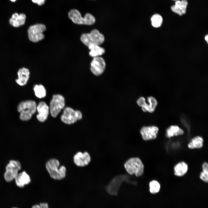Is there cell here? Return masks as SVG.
Returning a JSON list of instances; mask_svg holds the SVG:
<instances>
[{
	"instance_id": "d4e9b609",
	"label": "cell",
	"mask_w": 208,
	"mask_h": 208,
	"mask_svg": "<svg viewBox=\"0 0 208 208\" xmlns=\"http://www.w3.org/2000/svg\"><path fill=\"white\" fill-rule=\"evenodd\" d=\"M149 191L152 194H156L160 190V185L159 183L157 181L153 180L149 183Z\"/></svg>"
},
{
	"instance_id": "52a82bcc",
	"label": "cell",
	"mask_w": 208,
	"mask_h": 208,
	"mask_svg": "<svg viewBox=\"0 0 208 208\" xmlns=\"http://www.w3.org/2000/svg\"><path fill=\"white\" fill-rule=\"evenodd\" d=\"M46 29V26L42 24H36L30 26L27 30L29 39L34 42L42 40L44 38L43 33Z\"/></svg>"
},
{
	"instance_id": "7a4b0ae2",
	"label": "cell",
	"mask_w": 208,
	"mask_h": 208,
	"mask_svg": "<svg viewBox=\"0 0 208 208\" xmlns=\"http://www.w3.org/2000/svg\"><path fill=\"white\" fill-rule=\"evenodd\" d=\"M36 107L35 102L33 100H26L20 102L17 107L18 111L20 113V119L24 121L29 120L36 112Z\"/></svg>"
},
{
	"instance_id": "5bb4252c",
	"label": "cell",
	"mask_w": 208,
	"mask_h": 208,
	"mask_svg": "<svg viewBox=\"0 0 208 208\" xmlns=\"http://www.w3.org/2000/svg\"><path fill=\"white\" fill-rule=\"evenodd\" d=\"M36 110L38 113L36 116L38 120L42 122L46 120L49 114V108L46 103L40 102L37 106Z\"/></svg>"
},
{
	"instance_id": "4316f807",
	"label": "cell",
	"mask_w": 208,
	"mask_h": 208,
	"mask_svg": "<svg viewBox=\"0 0 208 208\" xmlns=\"http://www.w3.org/2000/svg\"><path fill=\"white\" fill-rule=\"evenodd\" d=\"M32 208H49L48 204L46 203H40V205H34Z\"/></svg>"
},
{
	"instance_id": "2e32d148",
	"label": "cell",
	"mask_w": 208,
	"mask_h": 208,
	"mask_svg": "<svg viewBox=\"0 0 208 208\" xmlns=\"http://www.w3.org/2000/svg\"><path fill=\"white\" fill-rule=\"evenodd\" d=\"M26 15L23 13L19 14L17 13H14L9 20L10 25L14 27H19L24 25L25 22Z\"/></svg>"
},
{
	"instance_id": "8fae6325",
	"label": "cell",
	"mask_w": 208,
	"mask_h": 208,
	"mask_svg": "<svg viewBox=\"0 0 208 208\" xmlns=\"http://www.w3.org/2000/svg\"><path fill=\"white\" fill-rule=\"evenodd\" d=\"M147 100L149 103V104L146 103L144 97H141L137 100V103L139 106L141 107L143 112H153L157 105V101L156 99L152 96L148 97Z\"/></svg>"
},
{
	"instance_id": "4fadbf2b",
	"label": "cell",
	"mask_w": 208,
	"mask_h": 208,
	"mask_svg": "<svg viewBox=\"0 0 208 208\" xmlns=\"http://www.w3.org/2000/svg\"><path fill=\"white\" fill-rule=\"evenodd\" d=\"M74 163L78 166L84 167L88 165L91 161L89 154L87 152H78L73 157Z\"/></svg>"
},
{
	"instance_id": "4dcf8cb0",
	"label": "cell",
	"mask_w": 208,
	"mask_h": 208,
	"mask_svg": "<svg viewBox=\"0 0 208 208\" xmlns=\"http://www.w3.org/2000/svg\"><path fill=\"white\" fill-rule=\"evenodd\" d=\"M10 0L12 2H15L16 0Z\"/></svg>"
},
{
	"instance_id": "1f68e13d",
	"label": "cell",
	"mask_w": 208,
	"mask_h": 208,
	"mask_svg": "<svg viewBox=\"0 0 208 208\" xmlns=\"http://www.w3.org/2000/svg\"><path fill=\"white\" fill-rule=\"evenodd\" d=\"M18 208L16 207H13V208Z\"/></svg>"
},
{
	"instance_id": "9c48e42d",
	"label": "cell",
	"mask_w": 208,
	"mask_h": 208,
	"mask_svg": "<svg viewBox=\"0 0 208 208\" xmlns=\"http://www.w3.org/2000/svg\"><path fill=\"white\" fill-rule=\"evenodd\" d=\"M21 166L18 161L10 160L6 167L4 177L6 181L10 182L14 179L21 169Z\"/></svg>"
},
{
	"instance_id": "f1b7e54d",
	"label": "cell",
	"mask_w": 208,
	"mask_h": 208,
	"mask_svg": "<svg viewBox=\"0 0 208 208\" xmlns=\"http://www.w3.org/2000/svg\"><path fill=\"white\" fill-rule=\"evenodd\" d=\"M202 168L203 171L208 172V164L206 162H204L202 164Z\"/></svg>"
},
{
	"instance_id": "ffe728a7",
	"label": "cell",
	"mask_w": 208,
	"mask_h": 208,
	"mask_svg": "<svg viewBox=\"0 0 208 208\" xmlns=\"http://www.w3.org/2000/svg\"><path fill=\"white\" fill-rule=\"evenodd\" d=\"M88 47L90 50L89 54L93 57L100 56L104 54L105 52L104 49L99 45H91Z\"/></svg>"
},
{
	"instance_id": "44dd1931",
	"label": "cell",
	"mask_w": 208,
	"mask_h": 208,
	"mask_svg": "<svg viewBox=\"0 0 208 208\" xmlns=\"http://www.w3.org/2000/svg\"><path fill=\"white\" fill-rule=\"evenodd\" d=\"M183 131L178 126L171 125L167 129L166 135L168 138L174 136H178L183 134Z\"/></svg>"
},
{
	"instance_id": "6da1fadb",
	"label": "cell",
	"mask_w": 208,
	"mask_h": 208,
	"mask_svg": "<svg viewBox=\"0 0 208 208\" xmlns=\"http://www.w3.org/2000/svg\"><path fill=\"white\" fill-rule=\"evenodd\" d=\"M60 163L57 159H52L49 160L46 164V169L50 177L56 180H61L66 176V168L63 166L60 167Z\"/></svg>"
},
{
	"instance_id": "30bf717a",
	"label": "cell",
	"mask_w": 208,
	"mask_h": 208,
	"mask_svg": "<svg viewBox=\"0 0 208 208\" xmlns=\"http://www.w3.org/2000/svg\"><path fill=\"white\" fill-rule=\"evenodd\" d=\"M93 58L91 63L90 70L95 75H100L103 73L106 67L105 61L100 56Z\"/></svg>"
},
{
	"instance_id": "603a6c76",
	"label": "cell",
	"mask_w": 208,
	"mask_h": 208,
	"mask_svg": "<svg viewBox=\"0 0 208 208\" xmlns=\"http://www.w3.org/2000/svg\"><path fill=\"white\" fill-rule=\"evenodd\" d=\"M151 24L154 27L158 28L160 27L163 23V18L159 14H155L151 18Z\"/></svg>"
},
{
	"instance_id": "484cf974",
	"label": "cell",
	"mask_w": 208,
	"mask_h": 208,
	"mask_svg": "<svg viewBox=\"0 0 208 208\" xmlns=\"http://www.w3.org/2000/svg\"><path fill=\"white\" fill-rule=\"evenodd\" d=\"M200 178L203 181L207 183L208 182V172L203 171L200 174Z\"/></svg>"
},
{
	"instance_id": "ac0fdd59",
	"label": "cell",
	"mask_w": 208,
	"mask_h": 208,
	"mask_svg": "<svg viewBox=\"0 0 208 208\" xmlns=\"http://www.w3.org/2000/svg\"><path fill=\"white\" fill-rule=\"evenodd\" d=\"M14 179L16 185L20 187H23L31 182L29 176L24 171L18 173Z\"/></svg>"
},
{
	"instance_id": "d6986e66",
	"label": "cell",
	"mask_w": 208,
	"mask_h": 208,
	"mask_svg": "<svg viewBox=\"0 0 208 208\" xmlns=\"http://www.w3.org/2000/svg\"><path fill=\"white\" fill-rule=\"evenodd\" d=\"M174 169L175 175L181 177L186 173L188 169V166L186 163L182 161L177 164L174 166Z\"/></svg>"
},
{
	"instance_id": "ba28073f",
	"label": "cell",
	"mask_w": 208,
	"mask_h": 208,
	"mask_svg": "<svg viewBox=\"0 0 208 208\" xmlns=\"http://www.w3.org/2000/svg\"><path fill=\"white\" fill-rule=\"evenodd\" d=\"M82 118V114L80 111L75 110L69 107L64 109L63 114L61 116L62 121L68 125L74 124Z\"/></svg>"
},
{
	"instance_id": "e0dca14e",
	"label": "cell",
	"mask_w": 208,
	"mask_h": 208,
	"mask_svg": "<svg viewBox=\"0 0 208 208\" xmlns=\"http://www.w3.org/2000/svg\"><path fill=\"white\" fill-rule=\"evenodd\" d=\"M18 78L16 79L17 83L21 86H24L27 83L29 78L30 72L25 68L20 69L17 73Z\"/></svg>"
},
{
	"instance_id": "83f0119b",
	"label": "cell",
	"mask_w": 208,
	"mask_h": 208,
	"mask_svg": "<svg viewBox=\"0 0 208 208\" xmlns=\"http://www.w3.org/2000/svg\"><path fill=\"white\" fill-rule=\"evenodd\" d=\"M46 0H31L34 3L37 4L38 5L40 6L43 5Z\"/></svg>"
},
{
	"instance_id": "277c9868",
	"label": "cell",
	"mask_w": 208,
	"mask_h": 208,
	"mask_svg": "<svg viewBox=\"0 0 208 208\" xmlns=\"http://www.w3.org/2000/svg\"><path fill=\"white\" fill-rule=\"evenodd\" d=\"M80 39L85 45L88 47L91 45H100L104 42L105 38L98 30L94 29L90 33L82 34Z\"/></svg>"
},
{
	"instance_id": "f546056e",
	"label": "cell",
	"mask_w": 208,
	"mask_h": 208,
	"mask_svg": "<svg viewBox=\"0 0 208 208\" xmlns=\"http://www.w3.org/2000/svg\"><path fill=\"white\" fill-rule=\"evenodd\" d=\"M205 40L206 42L207 43H208V36L207 34L206 35L205 37Z\"/></svg>"
},
{
	"instance_id": "cb8c5ba5",
	"label": "cell",
	"mask_w": 208,
	"mask_h": 208,
	"mask_svg": "<svg viewBox=\"0 0 208 208\" xmlns=\"http://www.w3.org/2000/svg\"><path fill=\"white\" fill-rule=\"evenodd\" d=\"M34 90L36 96L39 98L44 97L46 95V90L42 85H36L34 87Z\"/></svg>"
},
{
	"instance_id": "9a60e30c",
	"label": "cell",
	"mask_w": 208,
	"mask_h": 208,
	"mask_svg": "<svg viewBox=\"0 0 208 208\" xmlns=\"http://www.w3.org/2000/svg\"><path fill=\"white\" fill-rule=\"evenodd\" d=\"M188 5L187 0H177L175 1V4L171 7V10L180 16L185 14Z\"/></svg>"
},
{
	"instance_id": "3957f363",
	"label": "cell",
	"mask_w": 208,
	"mask_h": 208,
	"mask_svg": "<svg viewBox=\"0 0 208 208\" xmlns=\"http://www.w3.org/2000/svg\"><path fill=\"white\" fill-rule=\"evenodd\" d=\"M124 167L128 174H135L137 177L142 176L144 171V165L140 159L138 157L131 158L124 164Z\"/></svg>"
},
{
	"instance_id": "8992f818",
	"label": "cell",
	"mask_w": 208,
	"mask_h": 208,
	"mask_svg": "<svg viewBox=\"0 0 208 208\" xmlns=\"http://www.w3.org/2000/svg\"><path fill=\"white\" fill-rule=\"evenodd\" d=\"M64 97L59 94L54 95L50 102L49 111L51 116L56 117L65 107Z\"/></svg>"
},
{
	"instance_id": "5b68a950",
	"label": "cell",
	"mask_w": 208,
	"mask_h": 208,
	"mask_svg": "<svg viewBox=\"0 0 208 208\" xmlns=\"http://www.w3.org/2000/svg\"><path fill=\"white\" fill-rule=\"evenodd\" d=\"M68 16L73 23L79 25H91L95 21L94 17L91 14L86 13L83 17L80 12L75 9L71 10L68 13Z\"/></svg>"
},
{
	"instance_id": "7402d4cb",
	"label": "cell",
	"mask_w": 208,
	"mask_h": 208,
	"mask_svg": "<svg viewBox=\"0 0 208 208\" xmlns=\"http://www.w3.org/2000/svg\"><path fill=\"white\" fill-rule=\"evenodd\" d=\"M203 140L202 137L196 136L193 138L188 144V147L191 149L200 148L203 146Z\"/></svg>"
},
{
	"instance_id": "7c38bea8",
	"label": "cell",
	"mask_w": 208,
	"mask_h": 208,
	"mask_svg": "<svg viewBox=\"0 0 208 208\" xmlns=\"http://www.w3.org/2000/svg\"><path fill=\"white\" fill-rule=\"evenodd\" d=\"M159 131L158 128L155 126L143 127L140 132L142 138L145 141H148L156 139Z\"/></svg>"
},
{
	"instance_id": "d6a6232c",
	"label": "cell",
	"mask_w": 208,
	"mask_h": 208,
	"mask_svg": "<svg viewBox=\"0 0 208 208\" xmlns=\"http://www.w3.org/2000/svg\"><path fill=\"white\" fill-rule=\"evenodd\" d=\"M173 0V1H177V0Z\"/></svg>"
}]
</instances>
